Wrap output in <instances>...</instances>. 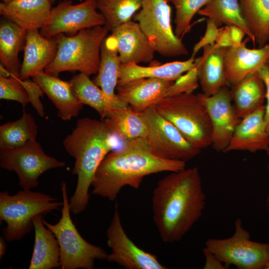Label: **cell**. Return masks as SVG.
<instances>
[{
	"label": "cell",
	"mask_w": 269,
	"mask_h": 269,
	"mask_svg": "<svg viewBox=\"0 0 269 269\" xmlns=\"http://www.w3.org/2000/svg\"><path fill=\"white\" fill-rule=\"evenodd\" d=\"M206 198L196 167L171 172L160 179L152 192V208L161 240H181L202 216Z\"/></svg>",
	"instance_id": "1"
},
{
	"label": "cell",
	"mask_w": 269,
	"mask_h": 269,
	"mask_svg": "<svg viewBox=\"0 0 269 269\" xmlns=\"http://www.w3.org/2000/svg\"><path fill=\"white\" fill-rule=\"evenodd\" d=\"M185 163L155 156L145 138L127 139L101 161L92 183V193L113 201L124 186L137 189L145 176L164 171H179L185 168Z\"/></svg>",
	"instance_id": "2"
},
{
	"label": "cell",
	"mask_w": 269,
	"mask_h": 269,
	"mask_svg": "<svg viewBox=\"0 0 269 269\" xmlns=\"http://www.w3.org/2000/svg\"><path fill=\"white\" fill-rule=\"evenodd\" d=\"M121 138L112 133L103 121L79 119L72 133L63 141L66 152L75 159L72 174L77 176L73 195L69 200L71 212L78 214L86 209L89 189L101 161L110 151L120 147Z\"/></svg>",
	"instance_id": "3"
},
{
	"label": "cell",
	"mask_w": 269,
	"mask_h": 269,
	"mask_svg": "<svg viewBox=\"0 0 269 269\" xmlns=\"http://www.w3.org/2000/svg\"><path fill=\"white\" fill-rule=\"evenodd\" d=\"M108 32L105 25H99L82 29L72 36L58 35L56 56L44 71L55 76L62 72L76 71L88 76L97 74L101 45Z\"/></svg>",
	"instance_id": "4"
},
{
	"label": "cell",
	"mask_w": 269,
	"mask_h": 269,
	"mask_svg": "<svg viewBox=\"0 0 269 269\" xmlns=\"http://www.w3.org/2000/svg\"><path fill=\"white\" fill-rule=\"evenodd\" d=\"M154 107L194 146L201 150L211 145V122L199 94L165 97Z\"/></svg>",
	"instance_id": "5"
},
{
	"label": "cell",
	"mask_w": 269,
	"mask_h": 269,
	"mask_svg": "<svg viewBox=\"0 0 269 269\" xmlns=\"http://www.w3.org/2000/svg\"><path fill=\"white\" fill-rule=\"evenodd\" d=\"M63 202L49 194L23 189L14 195L8 191L0 193V221L6 226L3 230L7 241L19 240L34 228L37 215L57 210Z\"/></svg>",
	"instance_id": "6"
},
{
	"label": "cell",
	"mask_w": 269,
	"mask_h": 269,
	"mask_svg": "<svg viewBox=\"0 0 269 269\" xmlns=\"http://www.w3.org/2000/svg\"><path fill=\"white\" fill-rule=\"evenodd\" d=\"M63 205L61 217L54 224L43 219L45 226L56 238L60 249L62 269H92L96 260H106L108 254L101 247L86 241L72 221L70 207L64 181L61 184Z\"/></svg>",
	"instance_id": "7"
},
{
	"label": "cell",
	"mask_w": 269,
	"mask_h": 269,
	"mask_svg": "<svg viewBox=\"0 0 269 269\" xmlns=\"http://www.w3.org/2000/svg\"><path fill=\"white\" fill-rule=\"evenodd\" d=\"M156 52L166 57L188 54L181 38L176 36L171 25V8L165 0H142L133 16Z\"/></svg>",
	"instance_id": "8"
},
{
	"label": "cell",
	"mask_w": 269,
	"mask_h": 269,
	"mask_svg": "<svg viewBox=\"0 0 269 269\" xmlns=\"http://www.w3.org/2000/svg\"><path fill=\"white\" fill-rule=\"evenodd\" d=\"M235 232L230 238L209 239L205 247L227 266L239 269H265L269 263V244L253 241L240 219L234 223Z\"/></svg>",
	"instance_id": "9"
},
{
	"label": "cell",
	"mask_w": 269,
	"mask_h": 269,
	"mask_svg": "<svg viewBox=\"0 0 269 269\" xmlns=\"http://www.w3.org/2000/svg\"><path fill=\"white\" fill-rule=\"evenodd\" d=\"M65 163L47 155L36 139L14 148H0V166L14 171L23 189L38 185L39 177L48 170L63 167Z\"/></svg>",
	"instance_id": "10"
},
{
	"label": "cell",
	"mask_w": 269,
	"mask_h": 269,
	"mask_svg": "<svg viewBox=\"0 0 269 269\" xmlns=\"http://www.w3.org/2000/svg\"><path fill=\"white\" fill-rule=\"evenodd\" d=\"M151 152L160 158L186 162L197 156L200 149L191 144L178 130L160 115L154 106L142 112Z\"/></svg>",
	"instance_id": "11"
},
{
	"label": "cell",
	"mask_w": 269,
	"mask_h": 269,
	"mask_svg": "<svg viewBox=\"0 0 269 269\" xmlns=\"http://www.w3.org/2000/svg\"><path fill=\"white\" fill-rule=\"evenodd\" d=\"M97 9L96 0H85L76 4L71 0L60 1L51 8L40 33L49 39L60 34L72 36L84 29L105 25V17Z\"/></svg>",
	"instance_id": "12"
},
{
	"label": "cell",
	"mask_w": 269,
	"mask_h": 269,
	"mask_svg": "<svg viewBox=\"0 0 269 269\" xmlns=\"http://www.w3.org/2000/svg\"><path fill=\"white\" fill-rule=\"evenodd\" d=\"M107 245L111 249L106 260L127 269H165L156 256L136 246L122 226L118 205L107 229Z\"/></svg>",
	"instance_id": "13"
},
{
	"label": "cell",
	"mask_w": 269,
	"mask_h": 269,
	"mask_svg": "<svg viewBox=\"0 0 269 269\" xmlns=\"http://www.w3.org/2000/svg\"><path fill=\"white\" fill-rule=\"evenodd\" d=\"M199 94L211 122V146L217 151L224 152L237 126L241 120L234 107L231 91L224 87L209 96Z\"/></svg>",
	"instance_id": "14"
},
{
	"label": "cell",
	"mask_w": 269,
	"mask_h": 269,
	"mask_svg": "<svg viewBox=\"0 0 269 269\" xmlns=\"http://www.w3.org/2000/svg\"><path fill=\"white\" fill-rule=\"evenodd\" d=\"M249 37L238 46L227 48L225 68L227 81L235 85L259 71L267 64L269 58V43L259 48L250 49L246 44Z\"/></svg>",
	"instance_id": "15"
},
{
	"label": "cell",
	"mask_w": 269,
	"mask_h": 269,
	"mask_svg": "<svg viewBox=\"0 0 269 269\" xmlns=\"http://www.w3.org/2000/svg\"><path fill=\"white\" fill-rule=\"evenodd\" d=\"M174 82L153 78L134 79L118 83L116 95L134 110L142 112L164 98Z\"/></svg>",
	"instance_id": "16"
},
{
	"label": "cell",
	"mask_w": 269,
	"mask_h": 269,
	"mask_svg": "<svg viewBox=\"0 0 269 269\" xmlns=\"http://www.w3.org/2000/svg\"><path fill=\"white\" fill-rule=\"evenodd\" d=\"M111 32L122 64L148 63L153 59L156 52L136 21L131 20Z\"/></svg>",
	"instance_id": "17"
},
{
	"label": "cell",
	"mask_w": 269,
	"mask_h": 269,
	"mask_svg": "<svg viewBox=\"0 0 269 269\" xmlns=\"http://www.w3.org/2000/svg\"><path fill=\"white\" fill-rule=\"evenodd\" d=\"M265 105L241 119L224 152L267 151L269 134L264 120Z\"/></svg>",
	"instance_id": "18"
},
{
	"label": "cell",
	"mask_w": 269,
	"mask_h": 269,
	"mask_svg": "<svg viewBox=\"0 0 269 269\" xmlns=\"http://www.w3.org/2000/svg\"><path fill=\"white\" fill-rule=\"evenodd\" d=\"M58 42L57 35L48 39L42 36L38 29L27 30L20 79L32 78L44 71L56 56Z\"/></svg>",
	"instance_id": "19"
},
{
	"label": "cell",
	"mask_w": 269,
	"mask_h": 269,
	"mask_svg": "<svg viewBox=\"0 0 269 269\" xmlns=\"http://www.w3.org/2000/svg\"><path fill=\"white\" fill-rule=\"evenodd\" d=\"M41 88L58 111L57 116L63 121H69L77 116L84 104L74 94L69 81L44 71L32 77Z\"/></svg>",
	"instance_id": "20"
},
{
	"label": "cell",
	"mask_w": 269,
	"mask_h": 269,
	"mask_svg": "<svg viewBox=\"0 0 269 269\" xmlns=\"http://www.w3.org/2000/svg\"><path fill=\"white\" fill-rule=\"evenodd\" d=\"M227 48L215 43L203 48L201 56L195 58L199 82L203 93L212 95L223 87L230 85L226 76L225 54Z\"/></svg>",
	"instance_id": "21"
},
{
	"label": "cell",
	"mask_w": 269,
	"mask_h": 269,
	"mask_svg": "<svg viewBox=\"0 0 269 269\" xmlns=\"http://www.w3.org/2000/svg\"><path fill=\"white\" fill-rule=\"evenodd\" d=\"M49 0H11L0 3V14L26 31L41 29L51 10Z\"/></svg>",
	"instance_id": "22"
},
{
	"label": "cell",
	"mask_w": 269,
	"mask_h": 269,
	"mask_svg": "<svg viewBox=\"0 0 269 269\" xmlns=\"http://www.w3.org/2000/svg\"><path fill=\"white\" fill-rule=\"evenodd\" d=\"M43 215H37L33 220L35 240L29 269L61 267L58 241L53 232L44 224Z\"/></svg>",
	"instance_id": "23"
},
{
	"label": "cell",
	"mask_w": 269,
	"mask_h": 269,
	"mask_svg": "<svg viewBox=\"0 0 269 269\" xmlns=\"http://www.w3.org/2000/svg\"><path fill=\"white\" fill-rule=\"evenodd\" d=\"M195 57L185 61H176L161 65L141 66L134 63L121 64L118 84L134 79L153 78L175 81L184 73L196 66Z\"/></svg>",
	"instance_id": "24"
},
{
	"label": "cell",
	"mask_w": 269,
	"mask_h": 269,
	"mask_svg": "<svg viewBox=\"0 0 269 269\" xmlns=\"http://www.w3.org/2000/svg\"><path fill=\"white\" fill-rule=\"evenodd\" d=\"M100 54L99 70L93 81L112 100L117 102H122L115 93L122 63L116 40L112 35L106 37L103 41Z\"/></svg>",
	"instance_id": "25"
},
{
	"label": "cell",
	"mask_w": 269,
	"mask_h": 269,
	"mask_svg": "<svg viewBox=\"0 0 269 269\" xmlns=\"http://www.w3.org/2000/svg\"><path fill=\"white\" fill-rule=\"evenodd\" d=\"M90 76L80 73L74 75L69 81L73 92L84 105L95 109L103 120L116 109H124L129 105L122 101L117 102L109 98L91 80Z\"/></svg>",
	"instance_id": "26"
},
{
	"label": "cell",
	"mask_w": 269,
	"mask_h": 269,
	"mask_svg": "<svg viewBox=\"0 0 269 269\" xmlns=\"http://www.w3.org/2000/svg\"><path fill=\"white\" fill-rule=\"evenodd\" d=\"M230 90L234 107L242 119L263 106L266 97L265 83L258 72L248 76Z\"/></svg>",
	"instance_id": "27"
},
{
	"label": "cell",
	"mask_w": 269,
	"mask_h": 269,
	"mask_svg": "<svg viewBox=\"0 0 269 269\" xmlns=\"http://www.w3.org/2000/svg\"><path fill=\"white\" fill-rule=\"evenodd\" d=\"M27 31L6 19L0 24V61L12 77L20 79L19 53L24 49Z\"/></svg>",
	"instance_id": "28"
},
{
	"label": "cell",
	"mask_w": 269,
	"mask_h": 269,
	"mask_svg": "<svg viewBox=\"0 0 269 269\" xmlns=\"http://www.w3.org/2000/svg\"><path fill=\"white\" fill-rule=\"evenodd\" d=\"M197 14L212 20L218 27L224 25L240 27L255 43V38L244 18L239 0H210Z\"/></svg>",
	"instance_id": "29"
},
{
	"label": "cell",
	"mask_w": 269,
	"mask_h": 269,
	"mask_svg": "<svg viewBox=\"0 0 269 269\" xmlns=\"http://www.w3.org/2000/svg\"><path fill=\"white\" fill-rule=\"evenodd\" d=\"M103 121L112 133L120 137L126 139L146 137L147 130L142 112L129 106L113 110Z\"/></svg>",
	"instance_id": "30"
},
{
	"label": "cell",
	"mask_w": 269,
	"mask_h": 269,
	"mask_svg": "<svg viewBox=\"0 0 269 269\" xmlns=\"http://www.w3.org/2000/svg\"><path fill=\"white\" fill-rule=\"evenodd\" d=\"M38 126L35 119L23 109L18 120L6 123L0 127V148H14L36 139Z\"/></svg>",
	"instance_id": "31"
},
{
	"label": "cell",
	"mask_w": 269,
	"mask_h": 269,
	"mask_svg": "<svg viewBox=\"0 0 269 269\" xmlns=\"http://www.w3.org/2000/svg\"><path fill=\"white\" fill-rule=\"evenodd\" d=\"M246 23L255 43L263 46L269 31V0H239Z\"/></svg>",
	"instance_id": "32"
},
{
	"label": "cell",
	"mask_w": 269,
	"mask_h": 269,
	"mask_svg": "<svg viewBox=\"0 0 269 269\" xmlns=\"http://www.w3.org/2000/svg\"><path fill=\"white\" fill-rule=\"evenodd\" d=\"M142 0H96L97 9L105 19V26L111 32L133 17Z\"/></svg>",
	"instance_id": "33"
},
{
	"label": "cell",
	"mask_w": 269,
	"mask_h": 269,
	"mask_svg": "<svg viewBox=\"0 0 269 269\" xmlns=\"http://www.w3.org/2000/svg\"><path fill=\"white\" fill-rule=\"evenodd\" d=\"M210 0H171L175 9L174 33L181 38L190 29L194 15Z\"/></svg>",
	"instance_id": "34"
},
{
	"label": "cell",
	"mask_w": 269,
	"mask_h": 269,
	"mask_svg": "<svg viewBox=\"0 0 269 269\" xmlns=\"http://www.w3.org/2000/svg\"><path fill=\"white\" fill-rule=\"evenodd\" d=\"M0 99L15 101L23 107L29 103L28 93L19 78L0 77Z\"/></svg>",
	"instance_id": "35"
},
{
	"label": "cell",
	"mask_w": 269,
	"mask_h": 269,
	"mask_svg": "<svg viewBox=\"0 0 269 269\" xmlns=\"http://www.w3.org/2000/svg\"><path fill=\"white\" fill-rule=\"evenodd\" d=\"M199 83L197 69L195 66L174 82L168 90L165 97L192 93L198 87Z\"/></svg>",
	"instance_id": "36"
},
{
	"label": "cell",
	"mask_w": 269,
	"mask_h": 269,
	"mask_svg": "<svg viewBox=\"0 0 269 269\" xmlns=\"http://www.w3.org/2000/svg\"><path fill=\"white\" fill-rule=\"evenodd\" d=\"M21 80V79H20ZM28 95L29 103L41 117L44 116V107L40 101V97L44 92L40 86L32 79L29 78L21 80Z\"/></svg>",
	"instance_id": "37"
},
{
	"label": "cell",
	"mask_w": 269,
	"mask_h": 269,
	"mask_svg": "<svg viewBox=\"0 0 269 269\" xmlns=\"http://www.w3.org/2000/svg\"><path fill=\"white\" fill-rule=\"evenodd\" d=\"M219 27L211 19H207L206 28L205 33L193 48L192 55L195 57L196 53L204 47L215 43L219 32Z\"/></svg>",
	"instance_id": "38"
},
{
	"label": "cell",
	"mask_w": 269,
	"mask_h": 269,
	"mask_svg": "<svg viewBox=\"0 0 269 269\" xmlns=\"http://www.w3.org/2000/svg\"><path fill=\"white\" fill-rule=\"evenodd\" d=\"M264 81L266 88V105L265 106L264 120L267 131L269 134V67L266 64L258 72Z\"/></svg>",
	"instance_id": "39"
},
{
	"label": "cell",
	"mask_w": 269,
	"mask_h": 269,
	"mask_svg": "<svg viewBox=\"0 0 269 269\" xmlns=\"http://www.w3.org/2000/svg\"><path fill=\"white\" fill-rule=\"evenodd\" d=\"M203 253L205 258L204 269H225L227 266L225 265L212 252L206 247L203 249Z\"/></svg>",
	"instance_id": "40"
},
{
	"label": "cell",
	"mask_w": 269,
	"mask_h": 269,
	"mask_svg": "<svg viewBox=\"0 0 269 269\" xmlns=\"http://www.w3.org/2000/svg\"><path fill=\"white\" fill-rule=\"evenodd\" d=\"M215 44L220 47L228 48L233 46L229 32V26H224L219 28Z\"/></svg>",
	"instance_id": "41"
},
{
	"label": "cell",
	"mask_w": 269,
	"mask_h": 269,
	"mask_svg": "<svg viewBox=\"0 0 269 269\" xmlns=\"http://www.w3.org/2000/svg\"><path fill=\"white\" fill-rule=\"evenodd\" d=\"M229 26V32L233 46L240 45L246 33L240 27L235 25Z\"/></svg>",
	"instance_id": "42"
},
{
	"label": "cell",
	"mask_w": 269,
	"mask_h": 269,
	"mask_svg": "<svg viewBox=\"0 0 269 269\" xmlns=\"http://www.w3.org/2000/svg\"><path fill=\"white\" fill-rule=\"evenodd\" d=\"M6 240L5 239L2 237H0V259H1L2 257L4 255L6 248H7V245L6 243Z\"/></svg>",
	"instance_id": "43"
},
{
	"label": "cell",
	"mask_w": 269,
	"mask_h": 269,
	"mask_svg": "<svg viewBox=\"0 0 269 269\" xmlns=\"http://www.w3.org/2000/svg\"><path fill=\"white\" fill-rule=\"evenodd\" d=\"M11 76L9 71L1 64H0V77L8 78Z\"/></svg>",
	"instance_id": "44"
},
{
	"label": "cell",
	"mask_w": 269,
	"mask_h": 269,
	"mask_svg": "<svg viewBox=\"0 0 269 269\" xmlns=\"http://www.w3.org/2000/svg\"><path fill=\"white\" fill-rule=\"evenodd\" d=\"M266 205L267 207V209L268 211L269 212V195L268 196L267 198Z\"/></svg>",
	"instance_id": "45"
},
{
	"label": "cell",
	"mask_w": 269,
	"mask_h": 269,
	"mask_svg": "<svg viewBox=\"0 0 269 269\" xmlns=\"http://www.w3.org/2000/svg\"><path fill=\"white\" fill-rule=\"evenodd\" d=\"M50 0V3L51 4H53L57 0ZM80 1L82 2L83 1V0H79Z\"/></svg>",
	"instance_id": "46"
},
{
	"label": "cell",
	"mask_w": 269,
	"mask_h": 269,
	"mask_svg": "<svg viewBox=\"0 0 269 269\" xmlns=\"http://www.w3.org/2000/svg\"><path fill=\"white\" fill-rule=\"evenodd\" d=\"M267 151L268 156L269 157V148H268V150ZM268 169L269 170V163H268Z\"/></svg>",
	"instance_id": "47"
},
{
	"label": "cell",
	"mask_w": 269,
	"mask_h": 269,
	"mask_svg": "<svg viewBox=\"0 0 269 269\" xmlns=\"http://www.w3.org/2000/svg\"><path fill=\"white\" fill-rule=\"evenodd\" d=\"M264 269H269V263L267 265Z\"/></svg>",
	"instance_id": "48"
},
{
	"label": "cell",
	"mask_w": 269,
	"mask_h": 269,
	"mask_svg": "<svg viewBox=\"0 0 269 269\" xmlns=\"http://www.w3.org/2000/svg\"><path fill=\"white\" fill-rule=\"evenodd\" d=\"M2 0V2H7L10 1L11 0Z\"/></svg>",
	"instance_id": "49"
},
{
	"label": "cell",
	"mask_w": 269,
	"mask_h": 269,
	"mask_svg": "<svg viewBox=\"0 0 269 269\" xmlns=\"http://www.w3.org/2000/svg\"><path fill=\"white\" fill-rule=\"evenodd\" d=\"M267 64L268 65V66L269 67V58H268V60L267 61Z\"/></svg>",
	"instance_id": "50"
},
{
	"label": "cell",
	"mask_w": 269,
	"mask_h": 269,
	"mask_svg": "<svg viewBox=\"0 0 269 269\" xmlns=\"http://www.w3.org/2000/svg\"><path fill=\"white\" fill-rule=\"evenodd\" d=\"M268 41L269 42V33H268Z\"/></svg>",
	"instance_id": "51"
},
{
	"label": "cell",
	"mask_w": 269,
	"mask_h": 269,
	"mask_svg": "<svg viewBox=\"0 0 269 269\" xmlns=\"http://www.w3.org/2000/svg\"><path fill=\"white\" fill-rule=\"evenodd\" d=\"M168 2H170L171 0H165Z\"/></svg>",
	"instance_id": "52"
}]
</instances>
